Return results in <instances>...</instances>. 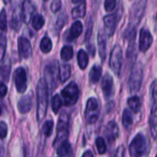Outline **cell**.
<instances>
[{"instance_id": "obj_40", "label": "cell", "mask_w": 157, "mask_h": 157, "mask_svg": "<svg viewBox=\"0 0 157 157\" xmlns=\"http://www.w3.org/2000/svg\"><path fill=\"white\" fill-rule=\"evenodd\" d=\"M116 4H117V0H105V3H104L105 10L107 12L113 11L116 7Z\"/></svg>"}, {"instance_id": "obj_48", "label": "cell", "mask_w": 157, "mask_h": 157, "mask_svg": "<svg viewBox=\"0 0 157 157\" xmlns=\"http://www.w3.org/2000/svg\"><path fill=\"white\" fill-rule=\"evenodd\" d=\"M84 0H72V2L74 3V4H78V3H81V2H83Z\"/></svg>"}, {"instance_id": "obj_19", "label": "cell", "mask_w": 157, "mask_h": 157, "mask_svg": "<svg viewBox=\"0 0 157 157\" xmlns=\"http://www.w3.org/2000/svg\"><path fill=\"white\" fill-rule=\"evenodd\" d=\"M106 33H104L103 30H99L98 36V52L99 56L101 58V61L104 62L106 58V52H107V37Z\"/></svg>"}, {"instance_id": "obj_26", "label": "cell", "mask_w": 157, "mask_h": 157, "mask_svg": "<svg viewBox=\"0 0 157 157\" xmlns=\"http://www.w3.org/2000/svg\"><path fill=\"white\" fill-rule=\"evenodd\" d=\"M72 147L71 144L66 141L65 143H63V144H61L57 149H56V153L60 157L67 156L70 153H71Z\"/></svg>"}, {"instance_id": "obj_28", "label": "cell", "mask_w": 157, "mask_h": 157, "mask_svg": "<svg viewBox=\"0 0 157 157\" xmlns=\"http://www.w3.org/2000/svg\"><path fill=\"white\" fill-rule=\"evenodd\" d=\"M10 70H11V65L9 62H6L0 66V75L5 81H8Z\"/></svg>"}, {"instance_id": "obj_24", "label": "cell", "mask_w": 157, "mask_h": 157, "mask_svg": "<svg viewBox=\"0 0 157 157\" xmlns=\"http://www.w3.org/2000/svg\"><path fill=\"white\" fill-rule=\"evenodd\" d=\"M128 105L130 107V109L134 112V113H138L141 109L142 107V102L140 100V98L136 96L132 97L128 99Z\"/></svg>"}, {"instance_id": "obj_49", "label": "cell", "mask_w": 157, "mask_h": 157, "mask_svg": "<svg viewBox=\"0 0 157 157\" xmlns=\"http://www.w3.org/2000/svg\"><path fill=\"white\" fill-rule=\"evenodd\" d=\"M3 1H4V3H5V4H7V3H9V2H10V0H3Z\"/></svg>"}, {"instance_id": "obj_38", "label": "cell", "mask_w": 157, "mask_h": 157, "mask_svg": "<svg viewBox=\"0 0 157 157\" xmlns=\"http://www.w3.org/2000/svg\"><path fill=\"white\" fill-rule=\"evenodd\" d=\"M0 30L3 32L6 30V14L5 9H2L0 12Z\"/></svg>"}, {"instance_id": "obj_32", "label": "cell", "mask_w": 157, "mask_h": 157, "mask_svg": "<svg viewBox=\"0 0 157 157\" xmlns=\"http://www.w3.org/2000/svg\"><path fill=\"white\" fill-rule=\"evenodd\" d=\"M151 98L152 108H157V79L151 85Z\"/></svg>"}, {"instance_id": "obj_50", "label": "cell", "mask_w": 157, "mask_h": 157, "mask_svg": "<svg viewBox=\"0 0 157 157\" xmlns=\"http://www.w3.org/2000/svg\"><path fill=\"white\" fill-rule=\"evenodd\" d=\"M0 114H1V108H0Z\"/></svg>"}, {"instance_id": "obj_52", "label": "cell", "mask_w": 157, "mask_h": 157, "mask_svg": "<svg viewBox=\"0 0 157 157\" xmlns=\"http://www.w3.org/2000/svg\"><path fill=\"white\" fill-rule=\"evenodd\" d=\"M156 157H157V155H156Z\"/></svg>"}, {"instance_id": "obj_25", "label": "cell", "mask_w": 157, "mask_h": 157, "mask_svg": "<svg viewBox=\"0 0 157 157\" xmlns=\"http://www.w3.org/2000/svg\"><path fill=\"white\" fill-rule=\"evenodd\" d=\"M85 15H86V2L83 1L81 5L75 7L72 10V16L74 18H80V17H84Z\"/></svg>"}, {"instance_id": "obj_20", "label": "cell", "mask_w": 157, "mask_h": 157, "mask_svg": "<svg viewBox=\"0 0 157 157\" xmlns=\"http://www.w3.org/2000/svg\"><path fill=\"white\" fill-rule=\"evenodd\" d=\"M150 132L154 139L157 138V108H152L150 114Z\"/></svg>"}, {"instance_id": "obj_31", "label": "cell", "mask_w": 157, "mask_h": 157, "mask_svg": "<svg viewBox=\"0 0 157 157\" xmlns=\"http://www.w3.org/2000/svg\"><path fill=\"white\" fill-rule=\"evenodd\" d=\"M73 54H74V52H73V48L71 46H67L66 45L61 51V58L63 61L71 60L72 57H73Z\"/></svg>"}, {"instance_id": "obj_51", "label": "cell", "mask_w": 157, "mask_h": 157, "mask_svg": "<svg viewBox=\"0 0 157 157\" xmlns=\"http://www.w3.org/2000/svg\"><path fill=\"white\" fill-rule=\"evenodd\" d=\"M43 1H48V0H43Z\"/></svg>"}, {"instance_id": "obj_41", "label": "cell", "mask_w": 157, "mask_h": 157, "mask_svg": "<svg viewBox=\"0 0 157 157\" xmlns=\"http://www.w3.org/2000/svg\"><path fill=\"white\" fill-rule=\"evenodd\" d=\"M7 134V125L6 122L2 121L0 122V139L6 138Z\"/></svg>"}, {"instance_id": "obj_13", "label": "cell", "mask_w": 157, "mask_h": 157, "mask_svg": "<svg viewBox=\"0 0 157 157\" xmlns=\"http://www.w3.org/2000/svg\"><path fill=\"white\" fill-rule=\"evenodd\" d=\"M18 53L23 59H28L32 55V47L29 40L24 37H20L17 40Z\"/></svg>"}, {"instance_id": "obj_3", "label": "cell", "mask_w": 157, "mask_h": 157, "mask_svg": "<svg viewBox=\"0 0 157 157\" xmlns=\"http://www.w3.org/2000/svg\"><path fill=\"white\" fill-rule=\"evenodd\" d=\"M68 126H69V116L66 114V112H63L59 117V121L57 124V132L53 143V147L55 149H57L61 144H63L67 141Z\"/></svg>"}, {"instance_id": "obj_27", "label": "cell", "mask_w": 157, "mask_h": 157, "mask_svg": "<svg viewBox=\"0 0 157 157\" xmlns=\"http://www.w3.org/2000/svg\"><path fill=\"white\" fill-rule=\"evenodd\" d=\"M133 122L132 114L129 109H124L122 114V124L125 129H129Z\"/></svg>"}, {"instance_id": "obj_11", "label": "cell", "mask_w": 157, "mask_h": 157, "mask_svg": "<svg viewBox=\"0 0 157 157\" xmlns=\"http://www.w3.org/2000/svg\"><path fill=\"white\" fill-rule=\"evenodd\" d=\"M36 8L34 4L31 0H24L22 3L21 7V17L25 23H29L30 20H32L33 16L35 15Z\"/></svg>"}, {"instance_id": "obj_10", "label": "cell", "mask_w": 157, "mask_h": 157, "mask_svg": "<svg viewBox=\"0 0 157 157\" xmlns=\"http://www.w3.org/2000/svg\"><path fill=\"white\" fill-rule=\"evenodd\" d=\"M14 81L17 91L18 93H24L27 89V74L24 68L18 67L14 73Z\"/></svg>"}, {"instance_id": "obj_43", "label": "cell", "mask_w": 157, "mask_h": 157, "mask_svg": "<svg viewBox=\"0 0 157 157\" xmlns=\"http://www.w3.org/2000/svg\"><path fill=\"white\" fill-rule=\"evenodd\" d=\"M92 29H93V22H92V20L90 19V20H89V23H88V26H87L86 34V41H87V40H90V38H91V33H92Z\"/></svg>"}, {"instance_id": "obj_12", "label": "cell", "mask_w": 157, "mask_h": 157, "mask_svg": "<svg viewBox=\"0 0 157 157\" xmlns=\"http://www.w3.org/2000/svg\"><path fill=\"white\" fill-rule=\"evenodd\" d=\"M153 43V36L150 31L146 29H142L140 31V40H139V49L141 52H145L151 47Z\"/></svg>"}, {"instance_id": "obj_39", "label": "cell", "mask_w": 157, "mask_h": 157, "mask_svg": "<svg viewBox=\"0 0 157 157\" xmlns=\"http://www.w3.org/2000/svg\"><path fill=\"white\" fill-rule=\"evenodd\" d=\"M66 20H67V17H66L65 15H62L60 17H58L57 22H56V24H55V30H56V33L60 32V30L62 29V28L64 26Z\"/></svg>"}, {"instance_id": "obj_9", "label": "cell", "mask_w": 157, "mask_h": 157, "mask_svg": "<svg viewBox=\"0 0 157 157\" xmlns=\"http://www.w3.org/2000/svg\"><path fill=\"white\" fill-rule=\"evenodd\" d=\"M122 66V50L119 44H116L110 52L109 67L117 76H120Z\"/></svg>"}, {"instance_id": "obj_17", "label": "cell", "mask_w": 157, "mask_h": 157, "mask_svg": "<svg viewBox=\"0 0 157 157\" xmlns=\"http://www.w3.org/2000/svg\"><path fill=\"white\" fill-rule=\"evenodd\" d=\"M83 31V25L80 21H75L71 26L69 31L65 35V40L67 41H73L77 39Z\"/></svg>"}, {"instance_id": "obj_46", "label": "cell", "mask_w": 157, "mask_h": 157, "mask_svg": "<svg viewBox=\"0 0 157 157\" xmlns=\"http://www.w3.org/2000/svg\"><path fill=\"white\" fill-rule=\"evenodd\" d=\"M82 157H94V155H93L91 151H86V152L84 153V155H82Z\"/></svg>"}, {"instance_id": "obj_16", "label": "cell", "mask_w": 157, "mask_h": 157, "mask_svg": "<svg viewBox=\"0 0 157 157\" xmlns=\"http://www.w3.org/2000/svg\"><path fill=\"white\" fill-rule=\"evenodd\" d=\"M101 88L103 95L105 98H109L112 96L113 93V78L109 74L105 75V76L102 79L101 83Z\"/></svg>"}, {"instance_id": "obj_1", "label": "cell", "mask_w": 157, "mask_h": 157, "mask_svg": "<svg viewBox=\"0 0 157 157\" xmlns=\"http://www.w3.org/2000/svg\"><path fill=\"white\" fill-rule=\"evenodd\" d=\"M146 3L147 0H136V2L132 5L131 8L130 17H129V25L124 33V38L128 40L130 43L133 42L134 40L136 28L144 17Z\"/></svg>"}, {"instance_id": "obj_22", "label": "cell", "mask_w": 157, "mask_h": 157, "mask_svg": "<svg viewBox=\"0 0 157 157\" xmlns=\"http://www.w3.org/2000/svg\"><path fill=\"white\" fill-rule=\"evenodd\" d=\"M71 75V66L69 64H62L59 66V78L62 83H64Z\"/></svg>"}, {"instance_id": "obj_8", "label": "cell", "mask_w": 157, "mask_h": 157, "mask_svg": "<svg viewBox=\"0 0 157 157\" xmlns=\"http://www.w3.org/2000/svg\"><path fill=\"white\" fill-rule=\"evenodd\" d=\"M99 112H100V108L98 99L95 98H90L86 102V110H85V118L86 121L89 124L95 123L99 117Z\"/></svg>"}, {"instance_id": "obj_36", "label": "cell", "mask_w": 157, "mask_h": 157, "mask_svg": "<svg viewBox=\"0 0 157 157\" xmlns=\"http://www.w3.org/2000/svg\"><path fill=\"white\" fill-rule=\"evenodd\" d=\"M53 130V121H47L44 122L42 127V132L46 137H50Z\"/></svg>"}, {"instance_id": "obj_47", "label": "cell", "mask_w": 157, "mask_h": 157, "mask_svg": "<svg viewBox=\"0 0 157 157\" xmlns=\"http://www.w3.org/2000/svg\"><path fill=\"white\" fill-rule=\"evenodd\" d=\"M155 31L157 34V13L156 16H155Z\"/></svg>"}, {"instance_id": "obj_5", "label": "cell", "mask_w": 157, "mask_h": 157, "mask_svg": "<svg viewBox=\"0 0 157 157\" xmlns=\"http://www.w3.org/2000/svg\"><path fill=\"white\" fill-rule=\"evenodd\" d=\"M147 150V142L144 134L138 133L132 141L129 151L131 157H143Z\"/></svg>"}, {"instance_id": "obj_37", "label": "cell", "mask_w": 157, "mask_h": 157, "mask_svg": "<svg viewBox=\"0 0 157 157\" xmlns=\"http://www.w3.org/2000/svg\"><path fill=\"white\" fill-rule=\"evenodd\" d=\"M21 20H22V17L21 15H19L17 11L14 12L13 14V17H12V27L14 29L18 30L21 25Z\"/></svg>"}, {"instance_id": "obj_4", "label": "cell", "mask_w": 157, "mask_h": 157, "mask_svg": "<svg viewBox=\"0 0 157 157\" xmlns=\"http://www.w3.org/2000/svg\"><path fill=\"white\" fill-rule=\"evenodd\" d=\"M144 78V67L141 63H136L132 66L128 80V86L131 93H136L140 90Z\"/></svg>"}, {"instance_id": "obj_45", "label": "cell", "mask_w": 157, "mask_h": 157, "mask_svg": "<svg viewBox=\"0 0 157 157\" xmlns=\"http://www.w3.org/2000/svg\"><path fill=\"white\" fill-rule=\"evenodd\" d=\"M7 93V87L3 83V82H0V98H3L6 97Z\"/></svg>"}, {"instance_id": "obj_18", "label": "cell", "mask_w": 157, "mask_h": 157, "mask_svg": "<svg viewBox=\"0 0 157 157\" xmlns=\"http://www.w3.org/2000/svg\"><path fill=\"white\" fill-rule=\"evenodd\" d=\"M32 107V96L31 94L22 97L17 102V109L21 114L28 113Z\"/></svg>"}, {"instance_id": "obj_44", "label": "cell", "mask_w": 157, "mask_h": 157, "mask_svg": "<svg viewBox=\"0 0 157 157\" xmlns=\"http://www.w3.org/2000/svg\"><path fill=\"white\" fill-rule=\"evenodd\" d=\"M125 155V149L124 147L121 145V146H119L115 152V155H114V157H124Z\"/></svg>"}, {"instance_id": "obj_15", "label": "cell", "mask_w": 157, "mask_h": 157, "mask_svg": "<svg viewBox=\"0 0 157 157\" xmlns=\"http://www.w3.org/2000/svg\"><path fill=\"white\" fill-rule=\"evenodd\" d=\"M105 135L109 144H113L119 137V126L114 121H111L107 124Z\"/></svg>"}, {"instance_id": "obj_2", "label": "cell", "mask_w": 157, "mask_h": 157, "mask_svg": "<svg viewBox=\"0 0 157 157\" xmlns=\"http://www.w3.org/2000/svg\"><path fill=\"white\" fill-rule=\"evenodd\" d=\"M37 120L41 122L46 116L48 109V86L44 78H40L37 84Z\"/></svg>"}, {"instance_id": "obj_21", "label": "cell", "mask_w": 157, "mask_h": 157, "mask_svg": "<svg viewBox=\"0 0 157 157\" xmlns=\"http://www.w3.org/2000/svg\"><path fill=\"white\" fill-rule=\"evenodd\" d=\"M101 74H102V68L99 65H94L92 67V69L90 70V73H89L90 83L91 84H97L101 77Z\"/></svg>"}, {"instance_id": "obj_33", "label": "cell", "mask_w": 157, "mask_h": 157, "mask_svg": "<svg viewBox=\"0 0 157 157\" xmlns=\"http://www.w3.org/2000/svg\"><path fill=\"white\" fill-rule=\"evenodd\" d=\"M63 105V101H62V98H60L59 95H55L52 98V110L53 112L56 114L59 112L61 107Z\"/></svg>"}, {"instance_id": "obj_35", "label": "cell", "mask_w": 157, "mask_h": 157, "mask_svg": "<svg viewBox=\"0 0 157 157\" xmlns=\"http://www.w3.org/2000/svg\"><path fill=\"white\" fill-rule=\"evenodd\" d=\"M6 38L3 32L0 30V62L3 60L6 52Z\"/></svg>"}, {"instance_id": "obj_42", "label": "cell", "mask_w": 157, "mask_h": 157, "mask_svg": "<svg viewBox=\"0 0 157 157\" xmlns=\"http://www.w3.org/2000/svg\"><path fill=\"white\" fill-rule=\"evenodd\" d=\"M61 6H62V2L61 0H53L52 5H51V9L53 13H56L60 10L61 8Z\"/></svg>"}, {"instance_id": "obj_30", "label": "cell", "mask_w": 157, "mask_h": 157, "mask_svg": "<svg viewBox=\"0 0 157 157\" xmlns=\"http://www.w3.org/2000/svg\"><path fill=\"white\" fill-rule=\"evenodd\" d=\"M31 21H32V22H31L32 27H33L36 30L40 29L43 27L44 23H45L44 18H43V17H42V16H40V14H35V15L33 16V17H32V20H31Z\"/></svg>"}, {"instance_id": "obj_14", "label": "cell", "mask_w": 157, "mask_h": 157, "mask_svg": "<svg viewBox=\"0 0 157 157\" xmlns=\"http://www.w3.org/2000/svg\"><path fill=\"white\" fill-rule=\"evenodd\" d=\"M104 28H105V33L107 36L111 37L116 29L117 27V15L116 14H111L104 17Z\"/></svg>"}, {"instance_id": "obj_23", "label": "cell", "mask_w": 157, "mask_h": 157, "mask_svg": "<svg viewBox=\"0 0 157 157\" xmlns=\"http://www.w3.org/2000/svg\"><path fill=\"white\" fill-rule=\"evenodd\" d=\"M77 62L80 69L85 70L88 64V55L84 50H80L77 53Z\"/></svg>"}, {"instance_id": "obj_6", "label": "cell", "mask_w": 157, "mask_h": 157, "mask_svg": "<svg viewBox=\"0 0 157 157\" xmlns=\"http://www.w3.org/2000/svg\"><path fill=\"white\" fill-rule=\"evenodd\" d=\"M44 80L52 91L55 89L59 80V64L57 62H52L45 67Z\"/></svg>"}, {"instance_id": "obj_29", "label": "cell", "mask_w": 157, "mask_h": 157, "mask_svg": "<svg viewBox=\"0 0 157 157\" xmlns=\"http://www.w3.org/2000/svg\"><path fill=\"white\" fill-rule=\"evenodd\" d=\"M40 48L41 52H44V53L50 52L52 51V43L51 39L48 38V37L42 38V40L40 41Z\"/></svg>"}, {"instance_id": "obj_7", "label": "cell", "mask_w": 157, "mask_h": 157, "mask_svg": "<svg viewBox=\"0 0 157 157\" xmlns=\"http://www.w3.org/2000/svg\"><path fill=\"white\" fill-rule=\"evenodd\" d=\"M62 96L65 106H74L79 98V89L75 82H71L62 90Z\"/></svg>"}, {"instance_id": "obj_34", "label": "cell", "mask_w": 157, "mask_h": 157, "mask_svg": "<svg viewBox=\"0 0 157 157\" xmlns=\"http://www.w3.org/2000/svg\"><path fill=\"white\" fill-rule=\"evenodd\" d=\"M96 146L99 155H104L107 151V145L102 137H98L96 140Z\"/></svg>"}]
</instances>
